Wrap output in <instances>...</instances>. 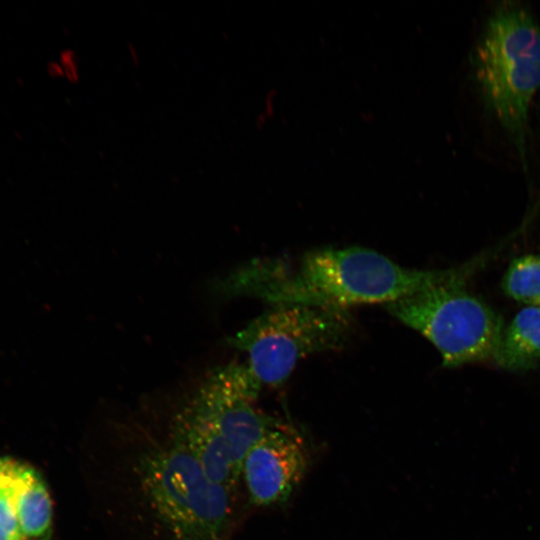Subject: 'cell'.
<instances>
[{"instance_id": "cell-1", "label": "cell", "mask_w": 540, "mask_h": 540, "mask_svg": "<svg viewBox=\"0 0 540 540\" xmlns=\"http://www.w3.org/2000/svg\"><path fill=\"white\" fill-rule=\"evenodd\" d=\"M407 268L364 247L322 248L297 258L253 259L215 281L221 296H250L271 305L300 304L348 310L429 288L450 273Z\"/></svg>"}, {"instance_id": "cell-2", "label": "cell", "mask_w": 540, "mask_h": 540, "mask_svg": "<svg viewBox=\"0 0 540 540\" xmlns=\"http://www.w3.org/2000/svg\"><path fill=\"white\" fill-rule=\"evenodd\" d=\"M261 384L247 364L215 368L172 421L170 442L215 483L233 491L248 451L282 422L253 406Z\"/></svg>"}, {"instance_id": "cell-3", "label": "cell", "mask_w": 540, "mask_h": 540, "mask_svg": "<svg viewBox=\"0 0 540 540\" xmlns=\"http://www.w3.org/2000/svg\"><path fill=\"white\" fill-rule=\"evenodd\" d=\"M479 97L522 157L529 106L540 89V24L529 8L497 3L471 54Z\"/></svg>"}, {"instance_id": "cell-4", "label": "cell", "mask_w": 540, "mask_h": 540, "mask_svg": "<svg viewBox=\"0 0 540 540\" xmlns=\"http://www.w3.org/2000/svg\"><path fill=\"white\" fill-rule=\"evenodd\" d=\"M481 259L451 268L441 282L385 305L392 316L433 344L445 367L496 362L503 320L465 288Z\"/></svg>"}, {"instance_id": "cell-5", "label": "cell", "mask_w": 540, "mask_h": 540, "mask_svg": "<svg viewBox=\"0 0 540 540\" xmlns=\"http://www.w3.org/2000/svg\"><path fill=\"white\" fill-rule=\"evenodd\" d=\"M142 500L172 540H224L232 491L213 482L186 451L169 442L135 463Z\"/></svg>"}, {"instance_id": "cell-6", "label": "cell", "mask_w": 540, "mask_h": 540, "mask_svg": "<svg viewBox=\"0 0 540 540\" xmlns=\"http://www.w3.org/2000/svg\"><path fill=\"white\" fill-rule=\"evenodd\" d=\"M351 330L349 310L276 304L227 343L247 354V366L261 386L278 387L303 358L342 347Z\"/></svg>"}, {"instance_id": "cell-7", "label": "cell", "mask_w": 540, "mask_h": 540, "mask_svg": "<svg viewBox=\"0 0 540 540\" xmlns=\"http://www.w3.org/2000/svg\"><path fill=\"white\" fill-rule=\"evenodd\" d=\"M308 468V452L291 428L281 423L246 454L241 471L250 502L257 506L283 504Z\"/></svg>"}, {"instance_id": "cell-8", "label": "cell", "mask_w": 540, "mask_h": 540, "mask_svg": "<svg viewBox=\"0 0 540 540\" xmlns=\"http://www.w3.org/2000/svg\"><path fill=\"white\" fill-rule=\"evenodd\" d=\"M0 473L10 486L24 540H49L52 533V501L40 473L11 457L0 458Z\"/></svg>"}, {"instance_id": "cell-9", "label": "cell", "mask_w": 540, "mask_h": 540, "mask_svg": "<svg viewBox=\"0 0 540 540\" xmlns=\"http://www.w3.org/2000/svg\"><path fill=\"white\" fill-rule=\"evenodd\" d=\"M540 360V307L521 309L505 328L495 364L513 371L531 369Z\"/></svg>"}, {"instance_id": "cell-10", "label": "cell", "mask_w": 540, "mask_h": 540, "mask_svg": "<svg viewBox=\"0 0 540 540\" xmlns=\"http://www.w3.org/2000/svg\"><path fill=\"white\" fill-rule=\"evenodd\" d=\"M501 285L508 297L540 307V255L528 254L512 260Z\"/></svg>"}, {"instance_id": "cell-11", "label": "cell", "mask_w": 540, "mask_h": 540, "mask_svg": "<svg viewBox=\"0 0 540 540\" xmlns=\"http://www.w3.org/2000/svg\"><path fill=\"white\" fill-rule=\"evenodd\" d=\"M62 71L71 81L77 82L79 80V62L77 55L73 51L64 52Z\"/></svg>"}, {"instance_id": "cell-12", "label": "cell", "mask_w": 540, "mask_h": 540, "mask_svg": "<svg viewBox=\"0 0 540 540\" xmlns=\"http://www.w3.org/2000/svg\"><path fill=\"white\" fill-rule=\"evenodd\" d=\"M128 57L134 65H138L140 62L139 52L134 44H129L127 47Z\"/></svg>"}, {"instance_id": "cell-13", "label": "cell", "mask_w": 540, "mask_h": 540, "mask_svg": "<svg viewBox=\"0 0 540 540\" xmlns=\"http://www.w3.org/2000/svg\"><path fill=\"white\" fill-rule=\"evenodd\" d=\"M0 540H18L10 535L3 527L0 526Z\"/></svg>"}]
</instances>
